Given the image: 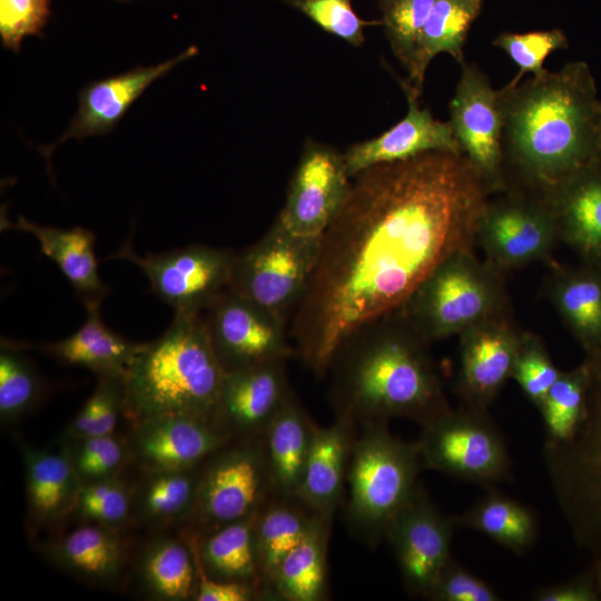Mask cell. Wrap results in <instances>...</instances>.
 <instances>
[{
	"instance_id": "obj_52",
	"label": "cell",
	"mask_w": 601,
	"mask_h": 601,
	"mask_svg": "<svg viewBox=\"0 0 601 601\" xmlns=\"http://www.w3.org/2000/svg\"><path fill=\"white\" fill-rule=\"evenodd\" d=\"M117 1L126 2V1H130V0H117Z\"/></svg>"
},
{
	"instance_id": "obj_16",
	"label": "cell",
	"mask_w": 601,
	"mask_h": 601,
	"mask_svg": "<svg viewBox=\"0 0 601 601\" xmlns=\"http://www.w3.org/2000/svg\"><path fill=\"white\" fill-rule=\"evenodd\" d=\"M351 186L344 155L307 140L276 220L294 235L321 237L342 208Z\"/></svg>"
},
{
	"instance_id": "obj_15",
	"label": "cell",
	"mask_w": 601,
	"mask_h": 601,
	"mask_svg": "<svg viewBox=\"0 0 601 601\" xmlns=\"http://www.w3.org/2000/svg\"><path fill=\"white\" fill-rule=\"evenodd\" d=\"M454 518L442 514L420 485L388 525L390 543L406 590L427 599L451 560Z\"/></svg>"
},
{
	"instance_id": "obj_14",
	"label": "cell",
	"mask_w": 601,
	"mask_h": 601,
	"mask_svg": "<svg viewBox=\"0 0 601 601\" xmlns=\"http://www.w3.org/2000/svg\"><path fill=\"white\" fill-rule=\"evenodd\" d=\"M450 101V125L463 155L492 194L505 190L503 109L487 76L465 60Z\"/></svg>"
},
{
	"instance_id": "obj_35",
	"label": "cell",
	"mask_w": 601,
	"mask_h": 601,
	"mask_svg": "<svg viewBox=\"0 0 601 601\" xmlns=\"http://www.w3.org/2000/svg\"><path fill=\"white\" fill-rule=\"evenodd\" d=\"M52 559L72 574L95 582L118 577L124 548L114 529L83 525L63 536L51 549Z\"/></svg>"
},
{
	"instance_id": "obj_19",
	"label": "cell",
	"mask_w": 601,
	"mask_h": 601,
	"mask_svg": "<svg viewBox=\"0 0 601 601\" xmlns=\"http://www.w3.org/2000/svg\"><path fill=\"white\" fill-rule=\"evenodd\" d=\"M285 363L224 372L214 421L231 440L259 437L293 392Z\"/></svg>"
},
{
	"instance_id": "obj_11",
	"label": "cell",
	"mask_w": 601,
	"mask_h": 601,
	"mask_svg": "<svg viewBox=\"0 0 601 601\" xmlns=\"http://www.w3.org/2000/svg\"><path fill=\"white\" fill-rule=\"evenodd\" d=\"M558 240L549 204L518 190L492 194L477 221L476 245L484 260L505 274L534 262H553Z\"/></svg>"
},
{
	"instance_id": "obj_39",
	"label": "cell",
	"mask_w": 601,
	"mask_h": 601,
	"mask_svg": "<svg viewBox=\"0 0 601 601\" xmlns=\"http://www.w3.org/2000/svg\"><path fill=\"white\" fill-rule=\"evenodd\" d=\"M75 512L110 529L122 524L132 511V492L116 476L80 484Z\"/></svg>"
},
{
	"instance_id": "obj_41",
	"label": "cell",
	"mask_w": 601,
	"mask_h": 601,
	"mask_svg": "<svg viewBox=\"0 0 601 601\" xmlns=\"http://www.w3.org/2000/svg\"><path fill=\"white\" fill-rule=\"evenodd\" d=\"M436 0H383V20L395 57L407 69Z\"/></svg>"
},
{
	"instance_id": "obj_27",
	"label": "cell",
	"mask_w": 601,
	"mask_h": 601,
	"mask_svg": "<svg viewBox=\"0 0 601 601\" xmlns=\"http://www.w3.org/2000/svg\"><path fill=\"white\" fill-rule=\"evenodd\" d=\"M8 226L36 237L41 253L57 264L83 303L102 300L109 294V288L99 275L96 238L91 230L83 227L63 229L42 226L23 216Z\"/></svg>"
},
{
	"instance_id": "obj_24",
	"label": "cell",
	"mask_w": 601,
	"mask_h": 601,
	"mask_svg": "<svg viewBox=\"0 0 601 601\" xmlns=\"http://www.w3.org/2000/svg\"><path fill=\"white\" fill-rule=\"evenodd\" d=\"M543 200L554 215L559 240L583 263L601 266V158Z\"/></svg>"
},
{
	"instance_id": "obj_32",
	"label": "cell",
	"mask_w": 601,
	"mask_h": 601,
	"mask_svg": "<svg viewBox=\"0 0 601 601\" xmlns=\"http://www.w3.org/2000/svg\"><path fill=\"white\" fill-rule=\"evenodd\" d=\"M482 0H436L421 31L407 82L421 95L430 62L440 53L464 61L463 46Z\"/></svg>"
},
{
	"instance_id": "obj_31",
	"label": "cell",
	"mask_w": 601,
	"mask_h": 601,
	"mask_svg": "<svg viewBox=\"0 0 601 601\" xmlns=\"http://www.w3.org/2000/svg\"><path fill=\"white\" fill-rule=\"evenodd\" d=\"M314 513L295 496L272 495L259 509L255 542L264 599L283 559L304 539Z\"/></svg>"
},
{
	"instance_id": "obj_28",
	"label": "cell",
	"mask_w": 601,
	"mask_h": 601,
	"mask_svg": "<svg viewBox=\"0 0 601 601\" xmlns=\"http://www.w3.org/2000/svg\"><path fill=\"white\" fill-rule=\"evenodd\" d=\"M29 518L40 525L59 522L73 511L80 480L68 451H23Z\"/></svg>"
},
{
	"instance_id": "obj_12",
	"label": "cell",
	"mask_w": 601,
	"mask_h": 601,
	"mask_svg": "<svg viewBox=\"0 0 601 601\" xmlns=\"http://www.w3.org/2000/svg\"><path fill=\"white\" fill-rule=\"evenodd\" d=\"M235 253L227 248L191 245L161 254L138 255L131 236L107 259L137 265L150 288L175 314H203L228 288Z\"/></svg>"
},
{
	"instance_id": "obj_36",
	"label": "cell",
	"mask_w": 601,
	"mask_h": 601,
	"mask_svg": "<svg viewBox=\"0 0 601 601\" xmlns=\"http://www.w3.org/2000/svg\"><path fill=\"white\" fill-rule=\"evenodd\" d=\"M139 573L145 589L158 600H194L198 571L193 546L173 538L152 541L140 558Z\"/></svg>"
},
{
	"instance_id": "obj_38",
	"label": "cell",
	"mask_w": 601,
	"mask_h": 601,
	"mask_svg": "<svg viewBox=\"0 0 601 601\" xmlns=\"http://www.w3.org/2000/svg\"><path fill=\"white\" fill-rule=\"evenodd\" d=\"M124 412V382L112 376H98L95 391L67 428V437L76 441L112 434Z\"/></svg>"
},
{
	"instance_id": "obj_7",
	"label": "cell",
	"mask_w": 601,
	"mask_h": 601,
	"mask_svg": "<svg viewBox=\"0 0 601 601\" xmlns=\"http://www.w3.org/2000/svg\"><path fill=\"white\" fill-rule=\"evenodd\" d=\"M413 327L433 342L460 335L472 325L511 309L506 274L474 250L442 262L401 307Z\"/></svg>"
},
{
	"instance_id": "obj_34",
	"label": "cell",
	"mask_w": 601,
	"mask_h": 601,
	"mask_svg": "<svg viewBox=\"0 0 601 601\" xmlns=\"http://www.w3.org/2000/svg\"><path fill=\"white\" fill-rule=\"evenodd\" d=\"M454 521L456 525L477 531L515 554L525 553L538 535L533 511L497 492L489 493Z\"/></svg>"
},
{
	"instance_id": "obj_40",
	"label": "cell",
	"mask_w": 601,
	"mask_h": 601,
	"mask_svg": "<svg viewBox=\"0 0 601 601\" xmlns=\"http://www.w3.org/2000/svg\"><path fill=\"white\" fill-rule=\"evenodd\" d=\"M493 45L503 50L518 66L519 71L506 88L518 86L526 73L534 77L543 75L544 61L554 51L569 47L568 38L560 29L531 31L524 33L505 32L493 40Z\"/></svg>"
},
{
	"instance_id": "obj_48",
	"label": "cell",
	"mask_w": 601,
	"mask_h": 601,
	"mask_svg": "<svg viewBox=\"0 0 601 601\" xmlns=\"http://www.w3.org/2000/svg\"><path fill=\"white\" fill-rule=\"evenodd\" d=\"M197 571L198 584L195 601H250L264 599L259 588L254 584L210 579L203 573L198 565Z\"/></svg>"
},
{
	"instance_id": "obj_5",
	"label": "cell",
	"mask_w": 601,
	"mask_h": 601,
	"mask_svg": "<svg viewBox=\"0 0 601 601\" xmlns=\"http://www.w3.org/2000/svg\"><path fill=\"white\" fill-rule=\"evenodd\" d=\"M424 470L418 446L394 435L387 423L358 427L346 476V524L370 548L385 540L400 511L417 491Z\"/></svg>"
},
{
	"instance_id": "obj_26",
	"label": "cell",
	"mask_w": 601,
	"mask_h": 601,
	"mask_svg": "<svg viewBox=\"0 0 601 601\" xmlns=\"http://www.w3.org/2000/svg\"><path fill=\"white\" fill-rule=\"evenodd\" d=\"M552 265L546 284L551 304L584 353L601 348V266Z\"/></svg>"
},
{
	"instance_id": "obj_23",
	"label": "cell",
	"mask_w": 601,
	"mask_h": 601,
	"mask_svg": "<svg viewBox=\"0 0 601 601\" xmlns=\"http://www.w3.org/2000/svg\"><path fill=\"white\" fill-rule=\"evenodd\" d=\"M86 321L65 339L46 344L2 341V346L17 349L36 348L59 362L86 367L97 376L124 378L144 343H135L111 331L100 316L101 300H87Z\"/></svg>"
},
{
	"instance_id": "obj_42",
	"label": "cell",
	"mask_w": 601,
	"mask_h": 601,
	"mask_svg": "<svg viewBox=\"0 0 601 601\" xmlns=\"http://www.w3.org/2000/svg\"><path fill=\"white\" fill-rule=\"evenodd\" d=\"M39 381L16 348L2 346L0 354V416L12 421L28 411L39 395Z\"/></svg>"
},
{
	"instance_id": "obj_20",
	"label": "cell",
	"mask_w": 601,
	"mask_h": 601,
	"mask_svg": "<svg viewBox=\"0 0 601 601\" xmlns=\"http://www.w3.org/2000/svg\"><path fill=\"white\" fill-rule=\"evenodd\" d=\"M131 452L146 470L200 466L233 441L210 417L164 414L137 422Z\"/></svg>"
},
{
	"instance_id": "obj_3",
	"label": "cell",
	"mask_w": 601,
	"mask_h": 601,
	"mask_svg": "<svg viewBox=\"0 0 601 601\" xmlns=\"http://www.w3.org/2000/svg\"><path fill=\"white\" fill-rule=\"evenodd\" d=\"M428 345L402 308L353 332L327 373L335 417L358 427L394 418L422 426L452 408Z\"/></svg>"
},
{
	"instance_id": "obj_18",
	"label": "cell",
	"mask_w": 601,
	"mask_h": 601,
	"mask_svg": "<svg viewBox=\"0 0 601 601\" xmlns=\"http://www.w3.org/2000/svg\"><path fill=\"white\" fill-rule=\"evenodd\" d=\"M198 48L188 47L179 55L151 66H137L115 76L101 78L83 86L78 95V109L66 131L52 144L38 146L49 164L53 150L70 138L112 131L132 104L157 79L165 77L175 66L197 55Z\"/></svg>"
},
{
	"instance_id": "obj_25",
	"label": "cell",
	"mask_w": 601,
	"mask_h": 601,
	"mask_svg": "<svg viewBox=\"0 0 601 601\" xmlns=\"http://www.w3.org/2000/svg\"><path fill=\"white\" fill-rule=\"evenodd\" d=\"M317 424L292 392L260 435L274 495L295 496Z\"/></svg>"
},
{
	"instance_id": "obj_17",
	"label": "cell",
	"mask_w": 601,
	"mask_h": 601,
	"mask_svg": "<svg viewBox=\"0 0 601 601\" xmlns=\"http://www.w3.org/2000/svg\"><path fill=\"white\" fill-rule=\"evenodd\" d=\"M524 335L511 309L487 317L459 335L456 393L462 405L489 410L511 378Z\"/></svg>"
},
{
	"instance_id": "obj_8",
	"label": "cell",
	"mask_w": 601,
	"mask_h": 601,
	"mask_svg": "<svg viewBox=\"0 0 601 601\" xmlns=\"http://www.w3.org/2000/svg\"><path fill=\"white\" fill-rule=\"evenodd\" d=\"M321 237L294 235L275 219L256 243L235 253L228 289L289 324L314 269Z\"/></svg>"
},
{
	"instance_id": "obj_10",
	"label": "cell",
	"mask_w": 601,
	"mask_h": 601,
	"mask_svg": "<svg viewBox=\"0 0 601 601\" xmlns=\"http://www.w3.org/2000/svg\"><path fill=\"white\" fill-rule=\"evenodd\" d=\"M274 495L260 436L233 440L201 466L191 533L204 536L257 512Z\"/></svg>"
},
{
	"instance_id": "obj_47",
	"label": "cell",
	"mask_w": 601,
	"mask_h": 601,
	"mask_svg": "<svg viewBox=\"0 0 601 601\" xmlns=\"http://www.w3.org/2000/svg\"><path fill=\"white\" fill-rule=\"evenodd\" d=\"M433 601H499L497 592L452 558L440 574L428 598Z\"/></svg>"
},
{
	"instance_id": "obj_51",
	"label": "cell",
	"mask_w": 601,
	"mask_h": 601,
	"mask_svg": "<svg viewBox=\"0 0 601 601\" xmlns=\"http://www.w3.org/2000/svg\"><path fill=\"white\" fill-rule=\"evenodd\" d=\"M598 138H599V144L601 147V101L599 104V109H598Z\"/></svg>"
},
{
	"instance_id": "obj_2",
	"label": "cell",
	"mask_w": 601,
	"mask_h": 601,
	"mask_svg": "<svg viewBox=\"0 0 601 601\" xmlns=\"http://www.w3.org/2000/svg\"><path fill=\"white\" fill-rule=\"evenodd\" d=\"M505 190L545 199L601 158L597 86L584 61L499 90Z\"/></svg>"
},
{
	"instance_id": "obj_30",
	"label": "cell",
	"mask_w": 601,
	"mask_h": 601,
	"mask_svg": "<svg viewBox=\"0 0 601 601\" xmlns=\"http://www.w3.org/2000/svg\"><path fill=\"white\" fill-rule=\"evenodd\" d=\"M331 521L314 514L304 539L283 559L268 590V599L321 601L327 592V546Z\"/></svg>"
},
{
	"instance_id": "obj_22",
	"label": "cell",
	"mask_w": 601,
	"mask_h": 601,
	"mask_svg": "<svg viewBox=\"0 0 601 601\" xmlns=\"http://www.w3.org/2000/svg\"><path fill=\"white\" fill-rule=\"evenodd\" d=\"M357 432V425L342 417H335L327 426L317 425L304 475L295 494L311 512L331 522L343 503Z\"/></svg>"
},
{
	"instance_id": "obj_49",
	"label": "cell",
	"mask_w": 601,
	"mask_h": 601,
	"mask_svg": "<svg viewBox=\"0 0 601 601\" xmlns=\"http://www.w3.org/2000/svg\"><path fill=\"white\" fill-rule=\"evenodd\" d=\"M599 591L594 577L587 575L579 579L540 588L533 594L535 601H595Z\"/></svg>"
},
{
	"instance_id": "obj_29",
	"label": "cell",
	"mask_w": 601,
	"mask_h": 601,
	"mask_svg": "<svg viewBox=\"0 0 601 601\" xmlns=\"http://www.w3.org/2000/svg\"><path fill=\"white\" fill-rule=\"evenodd\" d=\"M258 511L204 536L190 533L188 540L197 565L206 577L250 583L263 593L255 542Z\"/></svg>"
},
{
	"instance_id": "obj_44",
	"label": "cell",
	"mask_w": 601,
	"mask_h": 601,
	"mask_svg": "<svg viewBox=\"0 0 601 601\" xmlns=\"http://www.w3.org/2000/svg\"><path fill=\"white\" fill-rule=\"evenodd\" d=\"M73 443L68 452L81 483L114 477L125 463L126 445L114 433Z\"/></svg>"
},
{
	"instance_id": "obj_4",
	"label": "cell",
	"mask_w": 601,
	"mask_h": 601,
	"mask_svg": "<svg viewBox=\"0 0 601 601\" xmlns=\"http://www.w3.org/2000/svg\"><path fill=\"white\" fill-rule=\"evenodd\" d=\"M224 370L203 314H175L167 331L144 343L124 382V413L134 423L164 414L214 420Z\"/></svg>"
},
{
	"instance_id": "obj_33",
	"label": "cell",
	"mask_w": 601,
	"mask_h": 601,
	"mask_svg": "<svg viewBox=\"0 0 601 601\" xmlns=\"http://www.w3.org/2000/svg\"><path fill=\"white\" fill-rule=\"evenodd\" d=\"M201 466L184 470H146L132 492V510L148 525L190 522Z\"/></svg>"
},
{
	"instance_id": "obj_46",
	"label": "cell",
	"mask_w": 601,
	"mask_h": 601,
	"mask_svg": "<svg viewBox=\"0 0 601 601\" xmlns=\"http://www.w3.org/2000/svg\"><path fill=\"white\" fill-rule=\"evenodd\" d=\"M302 11L324 31L353 46L364 42V27L372 22L361 19L352 0H283Z\"/></svg>"
},
{
	"instance_id": "obj_37",
	"label": "cell",
	"mask_w": 601,
	"mask_h": 601,
	"mask_svg": "<svg viewBox=\"0 0 601 601\" xmlns=\"http://www.w3.org/2000/svg\"><path fill=\"white\" fill-rule=\"evenodd\" d=\"M588 388V370L578 367L561 372L538 407L541 413L546 443L568 440L580 424Z\"/></svg>"
},
{
	"instance_id": "obj_13",
	"label": "cell",
	"mask_w": 601,
	"mask_h": 601,
	"mask_svg": "<svg viewBox=\"0 0 601 601\" xmlns=\"http://www.w3.org/2000/svg\"><path fill=\"white\" fill-rule=\"evenodd\" d=\"M203 317L224 372L296 356L288 324L228 288Z\"/></svg>"
},
{
	"instance_id": "obj_45",
	"label": "cell",
	"mask_w": 601,
	"mask_h": 601,
	"mask_svg": "<svg viewBox=\"0 0 601 601\" xmlns=\"http://www.w3.org/2000/svg\"><path fill=\"white\" fill-rule=\"evenodd\" d=\"M51 0H0V41L6 50L21 51L26 37H43Z\"/></svg>"
},
{
	"instance_id": "obj_1",
	"label": "cell",
	"mask_w": 601,
	"mask_h": 601,
	"mask_svg": "<svg viewBox=\"0 0 601 601\" xmlns=\"http://www.w3.org/2000/svg\"><path fill=\"white\" fill-rule=\"evenodd\" d=\"M491 195L462 152L427 151L353 177L288 324L303 365L327 376L353 332L401 308L446 258L474 250Z\"/></svg>"
},
{
	"instance_id": "obj_9",
	"label": "cell",
	"mask_w": 601,
	"mask_h": 601,
	"mask_svg": "<svg viewBox=\"0 0 601 601\" xmlns=\"http://www.w3.org/2000/svg\"><path fill=\"white\" fill-rule=\"evenodd\" d=\"M423 467L485 487L510 477L505 442L489 410L462 405L421 426Z\"/></svg>"
},
{
	"instance_id": "obj_21",
	"label": "cell",
	"mask_w": 601,
	"mask_h": 601,
	"mask_svg": "<svg viewBox=\"0 0 601 601\" xmlns=\"http://www.w3.org/2000/svg\"><path fill=\"white\" fill-rule=\"evenodd\" d=\"M398 81L407 99V114L378 137L355 144L343 154L351 178L372 166L427 151L462 152L450 122L440 121L428 109L421 108L420 93L407 81Z\"/></svg>"
},
{
	"instance_id": "obj_43",
	"label": "cell",
	"mask_w": 601,
	"mask_h": 601,
	"mask_svg": "<svg viewBox=\"0 0 601 601\" xmlns=\"http://www.w3.org/2000/svg\"><path fill=\"white\" fill-rule=\"evenodd\" d=\"M561 372L553 363L541 338L525 332L513 364L511 378L518 383L528 400L539 407Z\"/></svg>"
},
{
	"instance_id": "obj_50",
	"label": "cell",
	"mask_w": 601,
	"mask_h": 601,
	"mask_svg": "<svg viewBox=\"0 0 601 601\" xmlns=\"http://www.w3.org/2000/svg\"><path fill=\"white\" fill-rule=\"evenodd\" d=\"M594 580L598 588L599 593L601 594V559L595 560V569H594Z\"/></svg>"
},
{
	"instance_id": "obj_6",
	"label": "cell",
	"mask_w": 601,
	"mask_h": 601,
	"mask_svg": "<svg viewBox=\"0 0 601 601\" xmlns=\"http://www.w3.org/2000/svg\"><path fill=\"white\" fill-rule=\"evenodd\" d=\"M588 388L582 420L559 443H543L549 480L575 543L601 559V348L585 353Z\"/></svg>"
}]
</instances>
